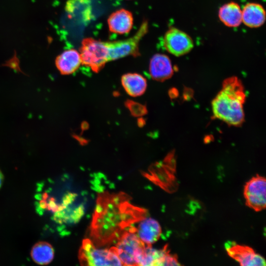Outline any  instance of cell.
I'll list each match as a JSON object with an SVG mask.
<instances>
[{
    "mask_svg": "<svg viewBox=\"0 0 266 266\" xmlns=\"http://www.w3.org/2000/svg\"><path fill=\"white\" fill-rule=\"evenodd\" d=\"M123 193H105L98 196L90 227V236L95 245L117 241L126 231L147 216L144 209L129 202Z\"/></svg>",
    "mask_w": 266,
    "mask_h": 266,
    "instance_id": "cell-1",
    "label": "cell"
},
{
    "mask_svg": "<svg viewBox=\"0 0 266 266\" xmlns=\"http://www.w3.org/2000/svg\"><path fill=\"white\" fill-rule=\"evenodd\" d=\"M245 98L240 80L236 77L227 78L212 101L214 117L231 126H240L244 120L243 104Z\"/></svg>",
    "mask_w": 266,
    "mask_h": 266,
    "instance_id": "cell-2",
    "label": "cell"
},
{
    "mask_svg": "<svg viewBox=\"0 0 266 266\" xmlns=\"http://www.w3.org/2000/svg\"><path fill=\"white\" fill-rule=\"evenodd\" d=\"M78 258L82 266H123L113 247L99 248L88 238L83 240Z\"/></svg>",
    "mask_w": 266,
    "mask_h": 266,
    "instance_id": "cell-3",
    "label": "cell"
},
{
    "mask_svg": "<svg viewBox=\"0 0 266 266\" xmlns=\"http://www.w3.org/2000/svg\"><path fill=\"white\" fill-rule=\"evenodd\" d=\"M145 244L135 232H125L113 246L123 265L139 266Z\"/></svg>",
    "mask_w": 266,
    "mask_h": 266,
    "instance_id": "cell-4",
    "label": "cell"
},
{
    "mask_svg": "<svg viewBox=\"0 0 266 266\" xmlns=\"http://www.w3.org/2000/svg\"><path fill=\"white\" fill-rule=\"evenodd\" d=\"M81 64L98 72L108 62V50L105 41L91 37L83 39L80 49Z\"/></svg>",
    "mask_w": 266,
    "mask_h": 266,
    "instance_id": "cell-5",
    "label": "cell"
},
{
    "mask_svg": "<svg viewBox=\"0 0 266 266\" xmlns=\"http://www.w3.org/2000/svg\"><path fill=\"white\" fill-rule=\"evenodd\" d=\"M148 30V23L147 20H144L133 36L124 40L105 41L108 50V62L128 56H139V42L147 33Z\"/></svg>",
    "mask_w": 266,
    "mask_h": 266,
    "instance_id": "cell-6",
    "label": "cell"
},
{
    "mask_svg": "<svg viewBox=\"0 0 266 266\" xmlns=\"http://www.w3.org/2000/svg\"><path fill=\"white\" fill-rule=\"evenodd\" d=\"M266 178L259 175L253 177L244 188L246 204L256 211L263 210L266 207Z\"/></svg>",
    "mask_w": 266,
    "mask_h": 266,
    "instance_id": "cell-7",
    "label": "cell"
},
{
    "mask_svg": "<svg viewBox=\"0 0 266 266\" xmlns=\"http://www.w3.org/2000/svg\"><path fill=\"white\" fill-rule=\"evenodd\" d=\"M175 160L174 153L170 152L163 162L153 166L147 176L163 189L170 191V186H175Z\"/></svg>",
    "mask_w": 266,
    "mask_h": 266,
    "instance_id": "cell-8",
    "label": "cell"
},
{
    "mask_svg": "<svg viewBox=\"0 0 266 266\" xmlns=\"http://www.w3.org/2000/svg\"><path fill=\"white\" fill-rule=\"evenodd\" d=\"M164 46L169 53L178 57L188 53L194 47L192 38L184 32L171 28L166 33Z\"/></svg>",
    "mask_w": 266,
    "mask_h": 266,
    "instance_id": "cell-9",
    "label": "cell"
},
{
    "mask_svg": "<svg viewBox=\"0 0 266 266\" xmlns=\"http://www.w3.org/2000/svg\"><path fill=\"white\" fill-rule=\"evenodd\" d=\"M228 254L243 266H263L264 258L251 247L228 241L225 245Z\"/></svg>",
    "mask_w": 266,
    "mask_h": 266,
    "instance_id": "cell-10",
    "label": "cell"
},
{
    "mask_svg": "<svg viewBox=\"0 0 266 266\" xmlns=\"http://www.w3.org/2000/svg\"><path fill=\"white\" fill-rule=\"evenodd\" d=\"M137 223L135 233L146 245H152L159 239L162 229L157 220L146 216Z\"/></svg>",
    "mask_w": 266,
    "mask_h": 266,
    "instance_id": "cell-11",
    "label": "cell"
},
{
    "mask_svg": "<svg viewBox=\"0 0 266 266\" xmlns=\"http://www.w3.org/2000/svg\"><path fill=\"white\" fill-rule=\"evenodd\" d=\"M149 70L151 77L159 81L168 79L173 73L171 61L168 57L160 53L155 54L151 59Z\"/></svg>",
    "mask_w": 266,
    "mask_h": 266,
    "instance_id": "cell-12",
    "label": "cell"
},
{
    "mask_svg": "<svg viewBox=\"0 0 266 266\" xmlns=\"http://www.w3.org/2000/svg\"><path fill=\"white\" fill-rule=\"evenodd\" d=\"M133 23L132 13L123 8L111 13L107 20L109 31L111 33L119 34L129 33L133 27Z\"/></svg>",
    "mask_w": 266,
    "mask_h": 266,
    "instance_id": "cell-13",
    "label": "cell"
},
{
    "mask_svg": "<svg viewBox=\"0 0 266 266\" xmlns=\"http://www.w3.org/2000/svg\"><path fill=\"white\" fill-rule=\"evenodd\" d=\"M81 64L80 53L74 49L65 50L55 60L57 69L64 75H69L75 72Z\"/></svg>",
    "mask_w": 266,
    "mask_h": 266,
    "instance_id": "cell-14",
    "label": "cell"
},
{
    "mask_svg": "<svg viewBox=\"0 0 266 266\" xmlns=\"http://www.w3.org/2000/svg\"><path fill=\"white\" fill-rule=\"evenodd\" d=\"M266 20L263 6L258 3H247L242 10V22L246 26L256 28L262 26Z\"/></svg>",
    "mask_w": 266,
    "mask_h": 266,
    "instance_id": "cell-15",
    "label": "cell"
},
{
    "mask_svg": "<svg viewBox=\"0 0 266 266\" xmlns=\"http://www.w3.org/2000/svg\"><path fill=\"white\" fill-rule=\"evenodd\" d=\"M65 9L69 16L83 23L88 22L92 18L91 0H69Z\"/></svg>",
    "mask_w": 266,
    "mask_h": 266,
    "instance_id": "cell-16",
    "label": "cell"
},
{
    "mask_svg": "<svg viewBox=\"0 0 266 266\" xmlns=\"http://www.w3.org/2000/svg\"><path fill=\"white\" fill-rule=\"evenodd\" d=\"M220 21L229 27H237L242 23V9L238 4L230 2L223 5L218 11Z\"/></svg>",
    "mask_w": 266,
    "mask_h": 266,
    "instance_id": "cell-17",
    "label": "cell"
},
{
    "mask_svg": "<svg viewBox=\"0 0 266 266\" xmlns=\"http://www.w3.org/2000/svg\"><path fill=\"white\" fill-rule=\"evenodd\" d=\"M121 83L126 92L132 97L142 95L147 87L146 79L137 73H128L121 77Z\"/></svg>",
    "mask_w": 266,
    "mask_h": 266,
    "instance_id": "cell-18",
    "label": "cell"
},
{
    "mask_svg": "<svg viewBox=\"0 0 266 266\" xmlns=\"http://www.w3.org/2000/svg\"><path fill=\"white\" fill-rule=\"evenodd\" d=\"M167 246L162 249H157L152 245H145L139 266H164L166 258L169 253Z\"/></svg>",
    "mask_w": 266,
    "mask_h": 266,
    "instance_id": "cell-19",
    "label": "cell"
},
{
    "mask_svg": "<svg viewBox=\"0 0 266 266\" xmlns=\"http://www.w3.org/2000/svg\"><path fill=\"white\" fill-rule=\"evenodd\" d=\"M31 256L33 260L38 265H46L52 261L54 256V250L49 243L39 242L32 248Z\"/></svg>",
    "mask_w": 266,
    "mask_h": 266,
    "instance_id": "cell-20",
    "label": "cell"
},
{
    "mask_svg": "<svg viewBox=\"0 0 266 266\" xmlns=\"http://www.w3.org/2000/svg\"><path fill=\"white\" fill-rule=\"evenodd\" d=\"M125 105L133 116H142L147 112V108L145 105L133 100H127L125 102Z\"/></svg>",
    "mask_w": 266,
    "mask_h": 266,
    "instance_id": "cell-21",
    "label": "cell"
},
{
    "mask_svg": "<svg viewBox=\"0 0 266 266\" xmlns=\"http://www.w3.org/2000/svg\"><path fill=\"white\" fill-rule=\"evenodd\" d=\"M3 179H4L3 175L2 173L1 172V170H0V189L2 185Z\"/></svg>",
    "mask_w": 266,
    "mask_h": 266,
    "instance_id": "cell-22",
    "label": "cell"
}]
</instances>
